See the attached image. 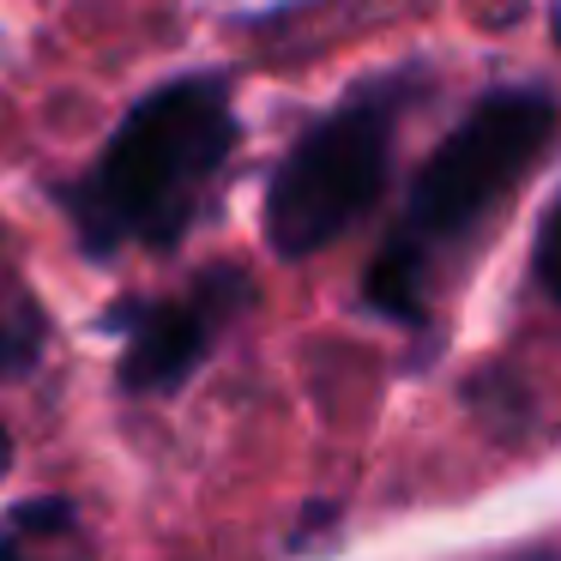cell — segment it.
<instances>
[{"label":"cell","instance_id":"5b68a950","mask_svg":"<svg viewBox=\"0 0 561 561\" xmlns=\"http://www.w3.org/2000/svg\"><path fill=\"white\" fill-rule=\"evenodd\" d=\"M67 525H73V507H67V501H19V507L7 513V525H0V556L19 549V537L67 531Z\"/></svg>","mask_w":561,"mask_h":561},{"label":"cell","instance_id":"7a4b0ae2","mask_svg":"<svg viewBox=\"0 0 561 561\" xmlns=\"http://www.w3.org/2000/svg\"><path fill=\"white\" fill-rule=\"evenodd\" d=\"M236 151V115L224 79L194 73L127 110L91 175L67 194L79 242L115 254L122 242L170 248L194 224L211 175Z\"/></svg>","mask_w":561,"mask_h":561},{"label":"cell","instance_id":"277c9868","mask_svg":"<svg viewBox=\"0 0 561 561\" xmlns=\"http://www.w3.org/2000/svg\"><path fill=\"white\" fill-rule=\"evenodd\" d=\"M248 302V278L236 266H211L187 296L170 302H139L115 308L110 327H127L122 351V387L127 392H175L199 368V356L211 351V339L224 332V320Z\"/></svg>","mask_w":561,"mask_h":561},{"label":"cell","instance_id":"52a82bcc","mask_svg":"<svg viewBox=\"0 0 561 561\" xmlns=\"http://www.w3.org/2000/svg\"><path fill=\"white\" fill-rule=\"evenodd\" d=\"M7 465H13V440H7V428H0V477H7Z\"/></svg>","mask_w":561,"mask_h":561},{"label":"cell","instance_id":"ba28073f","mask_svg":"<svg viewBox=\"0 0 561 561\" xmlns=\"http://www.w3.org/2000/svg\"><path fill=\"white\" fill-rule=\"evenodd\" d=\"M549 31H556V43H561V0H556V13H549Z\"/></svg>","mask_w":561,"mask_h":561},{"label":"cell","instance_id":"8992f818","mask_svg":"<svg viewBox=\"0 0 561 561\" xmlns=\"http://www.w3.org/2000/svg\"><path fill=\"white\" fill-rule=\"evenodd\" d=\"M537 284L561 302V199H556V211H549L543 236H537Z\"/></svg>","mask_w":561,"mask_h":561},{"label":"cell","instance_id":"6da1fadb","mask_svg":"<svg viewBox=\"0 0 561 561\" xmlns=\"http://www.w3.org/2000/svg\"><path fill=\"white\" fill-rule=\"evenodd\" d=\"M556 127L561 110L549 91H495L489 103H477L411 182L399 230L368 266V302L387 320L416 327L428 308L435 266L459 254L507 206L513 187L531 175V163L556 146Z\"/></svg>","mask_w":561,"mask_h":561},{"label":"cell","instance_id":"3957f363","mask_svg":"<svg viewBox=\"0 0 561 561\" xmlns=\"http://www.w3.org/2000/svg\"><path fill=\"white\" fill-rule=\"evenodd\" d=\"M392 170V110L387 98H356L332 110L314 134L284 151L266 187V242L284 260L320 254L351 224L368 218Z\"/></svg>","mask_w":561,"mask_h":561}]
</instances>
